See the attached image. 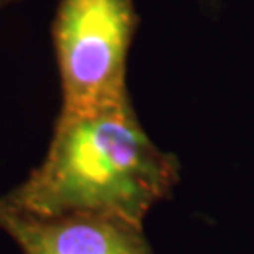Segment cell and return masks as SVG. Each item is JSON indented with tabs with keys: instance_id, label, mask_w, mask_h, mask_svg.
<instances>
[{
	"instance_id": "cell-3",
	"label": "cell",
	"mask_w": 254,
	"mask_h": 254,
	"mask_svg": "<svg viewBox=\"0 0 254 254\" xmlns=\"http://www.w3.org/2000/svg\"><path fill=\"white\" fill-rule=\"evenodd\" d=\"M0 230L23 254H154L144 226L113 216L35 215L0 196Z\"/></svg>"
},
{
	"instance_id": "cell-4",
	"label": "cell",
	"mask_w": 254,
	"mask_h": 254,
	"mask_svg": "<svg viewBox=\"0 0 254 254\" xmlns=\"http://www.w3.org/2000/svg\"><path fill=\"white\" fill-rule=\"evenodd\" d=\"M15 2V0H0V7H3V5H8V3H12Z\"/></svg>"
},
{
	"instance_id": "cell-1",
	"label": "cell",
	"mask_w": 254,
	"mask_h": 254,
	"mask_svg": "<svg viewBox=\"0 0 254 254\" xmlns=\"http://www.w3.org/2000/svg\"><path fill=\"white\" fill-rule=\"evenodd\" d=\"M177 182V159L152 142L129 101L60 113L43 162L3 196L35 215L86 213L144 226Z\"/></svg>"
},
{
	"instance_id": "cell-2",
	"label": "cell",
	"mask_w": 254,
	"mask_h": 254,
	"mask_svg": "<svg viewBox=\"0 0 254 254\" xmlns=\"http://www.w3.org/2000/svg\"><path fill=\"white\" fill-rule=\"evenodd\" d=\"M135 30L132 0H62L53 42L64 114L129 103L127 53Z\"/></svg>"
}]
</instances>
